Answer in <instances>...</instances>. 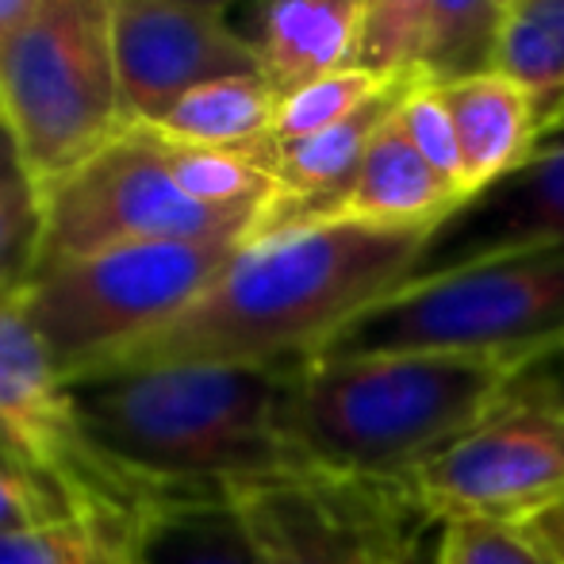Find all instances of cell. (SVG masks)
<instances>
[{"label": "cell", "instance_id": "20", "mask_svg": "<svg viewBox=\"0 0 564 564\" xmlns=\"http://www.w3.org/2000/svg\"><path fill=\"white\" fill-rule=\"evenodd\" d=\"M496 66L542 97L564 93V0H514L499 31Z\"/></svg>", "mask_w": 564, "mask_h": 564}, {"label": "cell", "instance_id": "30", "mask_svg": "<svg viewBox=\"0 0 564 564\" xmlns=\"http://www.w3.org/2000/svg\"><path fill=\"white\" fill-rule=\"evenodd\" d=\"M527 530L564 564V503H557L553 511H545L542 519L527 522Z\"/></svg>", "mask_w": 564, "mask_h": 564}, {"label": "cell", "instance_id": "7", "mask_svg": "<svg viewBox=\"0 0 564 564\" xmlns=\"http://www.w3.org/2000/svg\"><path fill=\"white\" fill-rule=\"evenodd\" d=\"M39 193L43 242L35 273L116 246L258 235L253 219L224 216L188 200L173 181L162 139L150 127H127L116 142Z\"/></svg>", "mask_w": 564, "mask_h": 564}, {"label": "cell", "instance_id": "28", "mask_svg": "<svg viewBox=\"0 0 564 564\" xmlns=\"http://www.w3.org/2000/svg\"><path fill=\"white\" fill-rule=\"evenodd\" d=\"M442 542H446V519L423 511L384 553L377 564H442Z\"/></svg>", "mask_w": 564, "mask_h": 564}, {"label": "cell", "instance_id": "4", "mask_svg": "<svg viewBox=\"0 0 564 564\" xmlns=\"http://www.w3.org/2000/svg\"><path fill=\"white\" fill-rule=\"evenodd\" d=\"M557 346H564V250H519L400 284L319 357L453 354L519 372Z\"/></svg>", "mask_w": 564, "mask_h": 564}, {"label": "cell", "instance_id": "17", "mask_svg": "<svg viewBox=\"0 0 564 564\" xmlns=\"http://www.w3.org/2000/svg\"><path fill=\"white\" fill-rule=\"evenodd\" d=\"M281 93L261 74H235L185 93L150 131L181 147L250 150L269 142Z\"/></svg>", "mask_w": 564, "mask_h": 564}, {"label": "cell", "instance_id": "34", "mask_svg": "<svg viewBox=\"0 0 564 564\" xmlns=\"http://www.w3.org/2000/svg\"><path fill=\"white\" fill-rule=\"evenodd\" d=\"M499 4H503V12H507V8H511V4H514V0H499Z\"/></svg>", "mask_w": 564, "mask_h": 564}, {"label": "cell", "instance_id": "3", "mask_svg": "<svg viewBox=\"0 0 564 564\" xmlns=\"http://www.w3.org/2000/svg\"><path fill=\"white\" fill-rule=\"evenodd\" d=\"M511 369L453 354L315 357L292 395V438L307 473L411 480L503 403Z\"/></svg>", "mask_w": 564, "mask_h": 564}, {"label": "cell", "instance_id": "31", "mask_svg": "<svg viewBox=\"0 0 564 564\" xmlns=\"http://www.w3.org/2000/svg\"><path fill=\"white\" fill-rule=\"evenodd\" d=\"M15 177H28V170H23V154H20V142H15L12 127L0 116V185Z\"/></svg>", "mask_w": 564, "mask_h": 564}, {"label": "cell", "instance_id": "32", "mask_svg": "<svg viewBox=\"0 0 564 564\" xmlns=\"http://www.w3.org/2000/svg\"><path fill=\"white\" fill-rule=\"evenodd\" d=\"M542 108H545V134H561L564 131V93H553V97H542Z\"/></svg>", "mask_w": 564, "mask_h": 564}, {"label": "cell", "instance_id": "25", "mask_svg": "<svg viewBox=\"0 0 564 564\" xmlns=\"http://www.w3.org/2000/svg\"><path fill=\"white\" fill-rule=\"evenodd\" d=\"M43 242V193L31 177L0 185V296L20 292L35 273Z\"/></svg>", "mask_w": 564, "mask_h": 564}, {"label": "cell", "instance_id": "1", "mask_svg": "<svg viewBox=\"0 0 564 564\" xmlns=\"http://www.w3.org/2000/svg\"><path fill=\"white\" fill-rule=\"evenodd\" d=\"M431 230L300 219L246 238L224 273L112 365H307L408 284ZM93 372V369H89Z\"/></svg>", "mask_w": 564, "mask_h": 564}, {"label": "cell", "instance_id": "21", "mask_svg": "<svg viewBox=\"0 0 564 564\" xmlns=\"http://www.w3.org/2000/svg\"><path fill=\"white\" fill-rule=\"evenodd\" d=\"M127 538L131 522L119 534H108L89 507L51 527L0 534V564H127Z\"/></svg>", "mask_w": 564, "mask_h": 564}, {"label": "cell", "instance_id": "22", "mask_svg": "<svg viewBox=\"0 0 564 564\" xmlns=\"http://www.w3.org/2000/svg\"><path fill=\"white\" fill-rule=\"evenodd\" d=\"M431 4L434 0H369L357 66L380 77L415 74Z\"/></svg>", "mask_w": 564, "mask_h": 564}, {"label": "cell", "instance_id": "19", "mask_svg": "<svg viewBox=\"0 0 564 564\" xmlns=\"http://www.w3.org/2000/svg\"><path fill=\"white\" fill-rule=\"evenodd\" d=\"M408 77H380L365 66H346L327 77H315V82L300 85V89L284 93L276 100L269 142H292L304 139V134L327 131V127L341 123V119L357 116L361 108L377 105L380 97H388Z\"/></svg>", "mask_w": 564, "mask_h": 564}, {"label": "cell", "instance_id": "2", "mask_svg": "<svg viewBox=\"0 0 564 564\" xmlns=\"http://www.w3.org/2000/svg\"><path fill=\"white\" fill-rule=\"evenodd\" d=\"M304 365H112L66 380L85 457L173 496L307 476L292 438Z\"/></svg>", "mask_w": 564, "mask_h": 564}, {"label": "cell", "instance_id": "6", "mask_svg": "<svg viewBox=\"0 0 564 564\" xmlns=\"http://www.w3.org/2000/svg\"><path fill=\"white\" fill-rule=\"evenodd\" d=\"M242 242H139L85 253L31 273L20 304L54 369L66 380L82 377L177 319L224 273Z\"/></svg>", "mask_w": 564, "mask_h": 564}, {"label": "cell", "instance_id": "15", "mask_svg": "<svg viewBox=\"0 0 564 564\" xmlns=\"http://www.w3.org/2000/svg\"><path fill=\"white\" fill-rule=\"evenodd\" d=\"M460 204L446 181L411 147L395 112L384 119L365 150L346 196L323 219H354L392 230H434Z\"/></svg>", "mask_w": 564, "mask_h": 564}, {"label": "cell", "instance_id": "26", "mask_svg": "<svg viewBox=\"0 0 564 564\" xmlns=\"http://www.w3.org/2000/svg\"><path fill=\"white\" fill-rule=\"evenodd\" d=\"M442 564H561V561L527 527L488 522V519H453L446 522Z\"/></svg>", "mask_w": 564, "mask_h": 564}, {"label": "cell", "instance_id": "11", "mask_svg": "<svg viewBox=\"0 0 564 564\" xmlns=\"http://www.w3.org/2000/svg\"><path fill=\"white\" fill-rule=\"evenodd\" d=\"M519 250H564V131L538 142L519 170L460 200L426 235L408 284Z\"/></svg>", "mask_w": 564, "mask_h": 564}, {"label": "cell", "instance_id": "24", "mask_svg": "<svg viewBox=\"0 0 564 564\" xmlns=\"http://www.w3.org/2000/svg\"><path fill=\"white\" fill-rule=\"evenodd\" d=\"M82 511H89V503H82V491L74 484L0 453V534L51 527V522L74 519Z\"/></svg>", "mask_w": 564, "mask_h": 564}, {"label": "cell", "instance_id": "33", "mask_svg": "<svg viewBox=\"0 0 564 564\" xmlns=\"http://www.w3.org/2000/svg\"><path fill=\"white\" fill-rule=\"evenodd\" d=\"M162 4H177V8H193V12H212V15H224L235 0H162Z\"/></svg>", "mask_w": 564, "mask_h": 564}, {"label": "cell", "instance_id": "35", "mask_svg": "<svg viewBox=\"0 0 564 564\" xmlns=\"http://www.w3.org/2000/svg\"><path fill=\"white\" fill-rule=\"evenodd\" d=\"M127 564H131V557H127Z\"/></svg>", "mask_w": 564, "mask_h": 564}, {"label": "cell", "instance_id": "9", "mask_svg": "<svg viewBox=\"0 0 564 564\" xmlns=\"http://www.w3.org/2000/svg\"><path fill=\"white\" fill-rule=\"evenodd\" d=\"M261 564H377L431 507L411 480L372 484L307 473L230 491Z\"/></svg>", "mask_w": 564, "mask_h": 564}, {"label": "cell", "instance_id": "23", "mask_svg": "<svg viewBox=\"0 0 564 564\" xmlns=\"http://www.w3.org/2000/svg\"><path fill=\"white\" fill-rule=\"evenodd\" d=\"M395 119L408 131L411 147L426 158L434 173L460 196L468 200V185H465V162H460V142H457V127H453V116L446 108V97L434 82H426L423 74H415L411 89L403 93L400 108H395Z\"/></svg>", "mask_w": 564, "mask_h": 564}, {"label": "cell", "instance_id": "12", "mask_svg": "<svg viewBox=\"0 0 564 564\" xmlns=\"http://www.w3.org/2000/svg\"><path fill=\"white\" fill-rule=\"evenodd\" d=\"M0 453L66 484H74L69 465L89 460L74 431L66 377L31 327L20 292L0 296Z\"/></svg>", "mask_w": 564, "mask_h": 564}, {"label": "cell", "instance_id": "29", "mask_svg": "<svg viewBox=\"0 0 564 564\" xmlns=\"http://www.w3.org/2000/svg\"><path fill=\"white\" fill-rule=\"evenodd\" d=\"M39 8H43V0H0V51L35 20Z\"/></svg>", "mask_w": 564, "mask_h": 564}, {"label": "cell", "instance_id": "27", "mask_svg": "<svg viewBox=\"0 0 564 564\" xmlns=\"http://www.w3.org/2000/svg\"><path fill=\"white\" fill-rule=\"evenodd\" d=\"M503 400H527V403L564 411V346L550 349L545 357H538V361L522 365L519 372H511V384H507Z\"/></svg>", "mask_w": 564, "mask_h": 564}, {"label": "cell", "instance_id": "8", "mask_svg": "<svg viewBox=\"0 0 564 564\" xmlns=\"http://www.w3.org/2000/svg\"><path fill=\"white\" fill-rule=\"evenodd\" d=\"M438 519L527 522L564 503V411L503 400L411 476Z\"/></svg>", "mask_w": 564, "mask_h": 564}, {"label": "cell", "instance_id": "16", "mask_svg": "<svg viewBox=\"0 0 564 564\" xmlns=\"http://www.w3.org/2000/svg\"><path fill=\"white\" fill-rule=\"evenodd\" d=\"M131 564H261L230 496H173L131 522Z\"/></svg>", "mask_w": 564, "mask_h": 564}, {"label": "cell", "instance_id": "13", "mask_svg": "<svg viewBox=\"0 0 564 564\" xmlns=\"http://www.w3.org/2000/svg\"><path fill=\"white\" fill-rule=\"evenodd\" d=\"M438 89L446 97L453 127H457L468 196L519 170L542 142V93L530 89L507 69H484V74L460 77V82L438 85Z\"/></svg>", "mask_w": 564, "mask_h": 564}, {"label": "cell", "instance_id": "14", "mask_svg": "<svg viewBox=\"0 0 564 564\" xmlns=\"http://www.w3.org/2000/svg\"><path fill=\"white\" fill-rule=\"evenodd\" d=\"M369 0H258L253 35L261 77L276 93L357 66Z\"/></svg>", "mask_w": 564, "mask_h": 564}, {"label": "cell", "instance_id": "18", "mask_svg": "<svg viewBox=\"0 0 564 564\" xmlns=\"http://www.w3.org/2000/svg\"><path fill=\"white\" fill-rule=\"evenodd\" d=\"M503 15L499 0H434L415 74L434 85H449L496 69Z\"/></svg>", "mask_w": 564, "mask_h": 564}, {"label": "cell", "instance_id": "10", "mask_svg": "<svg viewBox=\"0 0 564 564\" xmlns=\"http://www.w3.org/2000/svg\"><path fill=\"white\" fill-rule=\"evenodd\" d=\"M116 66L131 127L158 123L208 82L261 74L253 43L224 15L162 0H116Z\"/></svg>", "mask_w": 564, "mask_h": 564}, {"label": "cell", "instance_id": "5", "mask_svg": "<svg viewBox=\"0 0 564 564\" xmlns=\"http://www.w3.org/2000/svg\"><path fill=\"white\" fill-rule=\"evenodd\" d=\"M0 116L39 188L116 142L131 127L116 66V0H43L0 51Z\"/></svg>", "mask_w": 564, "mask_h": 564}]
</instances>
